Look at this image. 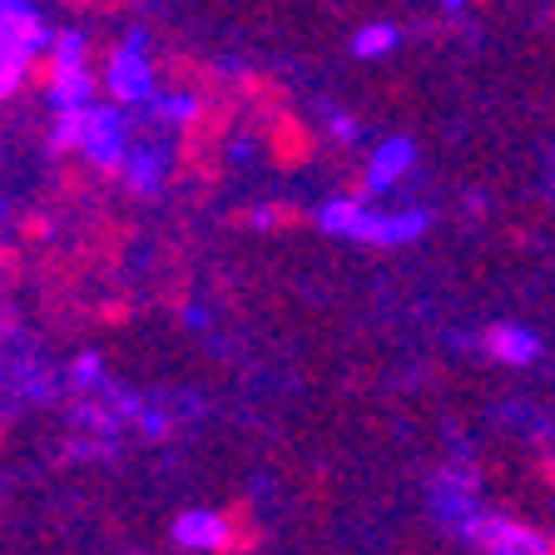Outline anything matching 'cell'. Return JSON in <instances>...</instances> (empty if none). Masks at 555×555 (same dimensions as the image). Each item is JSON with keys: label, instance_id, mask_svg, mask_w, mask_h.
<instances>
[{"label": "cell", "instance_id": "1", "mask_svg": "<svg viewBox=\"0 0 555 555\" xmlns=\"http://www.w3.org/2000/svg\"><path fill=\"white\" fill-rule=\"evenodd\" d=\"M323 229L352 233V238H362V243H406V238H416V233L427 229V219H422V214L377 219V214H367V208L352 204V198H333V204L323 208Z\"/></svg>", "mask_w": 555, "mask_h": 555}, {"label": "cell", "instance_id": "2", "mask_svg": "<svg viewBox=\"0 0 555 555\" xmlns=\"http://www.w3.org/2000/svg\"><path fill=\"white\" fill-rule=\"evenodd\" d=\"M258 134H263V154L273 159V169H302L312 164L318 154V134H312L308 119H298L293 109L283 115H268V119H254Z\"/></svg>", "mask_w": 555, "mask_h": 555}, {"label": "cell", "instance_id": "3", "mask_svg": "<svg viewBox=\"0 0 555 555\" xmlns=\"http://www.w3.org/2000/svg\"><path fill=\"white\" fill-rule=\"evenodd\" d=\"M466 535H472L486 555H545L551 551V541H545L535 526L506 520V516H476L472 526H466Z\"/></svg>", "mask_w": 555, "mask_h": 555}, {"label": "cell", "instance_id": "4", "mask_svg": "<svg viewBox=\"0 0 555 555\" xmlns=\"http://www.w3.org/2000/svg\"><path fill=\"white\" fill-rule=\"evenodd\" d=\"M154 75H159L169 90L189 94V100H208V94H223V90H229V75H223L219 65H208V60L189 55V50H169V55H159Z\"/></svg>", "mask_w": 555, "mask_h": 555}, {"label": "cell", "instance_id": "5", "mask_svg": "<svg viewBox=\"0 0 555 555\" xmlns=\"http://www.w3.org/2000/svg\"><path fill=\"white\" fill-rule=\"evenodd\" d=\"M229 90L238 94V104L254 119H268V115H283V109H293L288 85L278 80V75H268V69H233V75H229Z\"/></svg>", "mask_w": 555, "mask_h": 555}, {"label": "cell", "instance_id": "6", "mask_svg": "<svg viewBox=\"0 0 555 555\" xmlns=\"http://www.w3.org/2000/svg\"><path fill=\"white\" fill-rule=\"evenodd\" d=\"M481 347H486V352H491L496 362H511V367H526V362L541 358V337L526 333V327H516V323L486 327V333H481Z\"/></svg>", "mask_w": 555, "mask_h": 555}, {"label": "cell", "instance_id": "7", "mask_svg": "<svg viewBox=\"0 0 555 555\" xmlns=\"http://www.w3.org/2000/svg\"><path fill=\"white\" fill-rule=\"evenodd\" d=\"M154 85V60H144L139 50H125L119 55V65L109 69V85H104V94L115 104H134L144 100V90Z\"/></svg>", "mask_w": 555, "mask_h": 555}, {"label": "cell", "instance_id": "8", "mask_svg": "<svg viewBox=\"0 0 555 555\" xmlns=\"http://www.w3.org/2000/svg\"><path fill=\"white\" fill-rule=\"evenodd\" d=\"M258 545H263V531H258V520H254V501H233L223 511V545L214 555H248Z\"/></svg>", "mask_w": 555, "mask_h": 555}, {"label": "cell", "instance_id": "9", "mask_svg": "<svg viewBox=\"0 0 555 555\" xmlns=\"http://www.w3.org/2000/svg\"><path fill=\"white\" fill-rule=\"evenodd\" d=\"M173 541L184 545V551H219L223 516H214V511H184V516L173 520Z\"/></svg>", "mask_w": 555, "mask_h": 555}, {"label": "cell", "instance_id": "10", "mask_svg": "<svg viewBox=\"0 0 555 555\" xmlns=\"http://www.w3.org/2000/svg\"><path fill=\"white\" fill-rule=\"evenodd\" d=\"M60 69H65V55H60L55 46H40L30 60H25V90L30 94H55V85H60Z\"/></svg>", "mask_w": 555, "mask_h": 555}, {"label": "cell", "instance_id": "11", "mask_svg": "<svg viewBox=\"0 0 555 555\" xmlns=\"http://www.w3.org/2000/svg\"><path fill=\"white\" fill-rule=\"evenodd\" d=\"M406 164H412V144L406 139H392V144H382L377 154H372V179H377V189H387V184H397L406 173Z\"/></svg>", "mask_w": 555, "mask_h": 555}, {"label": "cell", "instance_id": "12", "mask_svg": "<svg viewBox=\"0 0 555 555\" xmlns=\"http://www.w3.org/2000/svg\"><path fill=\"white\" fill-rule=\"evenodd\" d=\"M312 214L298 204H288V198H278V204H263L254 208V229H278V233H288V229H308Z\"/></svg>", "mask_w": 555, "mask_h": 555}, {"label": "cell", "instance_id": "13", "mask_svg": "<svg viewBox=\"0 0 555 555\" xmlns=\"http://www.w3.org/2000/svg\"><path fill=\"white\" fill-rule=\"evenodd\" d=\"M125 184L134 189V194H154V189H159V159H154V154L125 159Z\"/></svg>", "mask_w": 555, "mask_h": 555}, {"label": "cell", "instance_id": "14", "mask_svg": "<svg viewBox=\"0 0 555 555\" xmlns=\"http://www.w3.org/2000/svg\"><path fill=\"white\" fill-rule=\"evenodd\" d=\"M15 233H21L25 248H40V243H50V233H55V219L40 214V208H25L21 219H15Z\"/></svg>", "mask_w": 555, "mask_h": 555}, {"label": "cell", "instance_id": "15", "mask_svg": "<svg viewBox=\"0 0 555 555\" xmlns=\"http://www.w3.org/2000/svg\"><path fill=\"white\" fill-rule=\"evenodd\" d=\"M392 46H397L392 25H367V30L352 40V50H358V55H382V50H392Z\"/></svg>", "mask_w": 555, "mask_h": 555}, {"label": "cell", "instance_id": "16", "mask_svg": "<svg viewBox=\"0 0 555 555\" xmlns=\"http://www.w3.org/2000/svg\"><path fill=\"white\" fill-rule=\"evenodd\" d=\"M372 189H377V179H372V169H347L343 173V194L337 198H352V204H367Z\"/></svg>", "mask_w": 555, "mask_h": 555}, {"label": "cell", "instance_id": "17", "mask_svg": "<svg viewBox=\"0 0 555 555\" xmlns=\"http://www.w3.org/2000/svg\"><path fill=\"white\" fill-rule=\"evenodd\" d=\"M94 318H100L104 327H125L129 318H134V302L129 298H104L100 308H94Z\"/></svg>", "mask_w": 555, "mask_h": 555}, {"label": "cell", "instance_id": "18", "mask_svg": "<svg viewBox=\"0 0 555 555\" xmlns=\"http://www.w3.org/2000/svg\"><path fill=\"white\" fill-rule=\"evenodd\" d=\"M65 11H80V15H115V11H125L129 0H60Z\"/></svg>", "mask_w": 555, "mask_h": 555}, {"label": "cell", "instance_id": "19", "mask_svg": "<svg viewBox=\"0 0 555 555\" xmlns=\"http://www.w3.org/2000/svg\"><path fill=\"white\" fill-rule=\"evenodd\" d=\"M75 377L94 382V377H100V358H80V362H75Z\"/></svg>", "mask_w": 555, "mask_h": 555}, {"label": "cell", "instance_id": "20", "mask_svg": "<svg viewBox=\"0 0 555 555\" xmlns=\"http://www.w3.org/2000/svg\"><path fill=\"white\" fill-rule=\"evenodd\" d=\"M541 476H545V486H551V496H555V447L541 456Z\"/></svg>", "mask_w": 555, "mask_h": 555}, {"label": "cell", "instance_id": "21", "mask_svg": "<svg viewBox=\"0 0 555 555\" xmlns=\"http://www.w3.org/2000/svg\"><path fill=\"white\" fill-rule=\"evenodd\" d=\"M545 555H555V541H551V551H545Z\"/></svg>", "mask_w": 555, "mask_h": 555}, {"label": "cell", "instance_id": "22", "mask_svg": "<svg viewBox=\"0 0 555 555\" xmlns=\"http://www.w3.org/2000/svg\"><path fill=\"white\" fill-rule=\"evenodd\" d=\"M0 441H5V427H0Z\"/></svg>", "mask_w": 555, "mask_h": 555}]
</instances>
